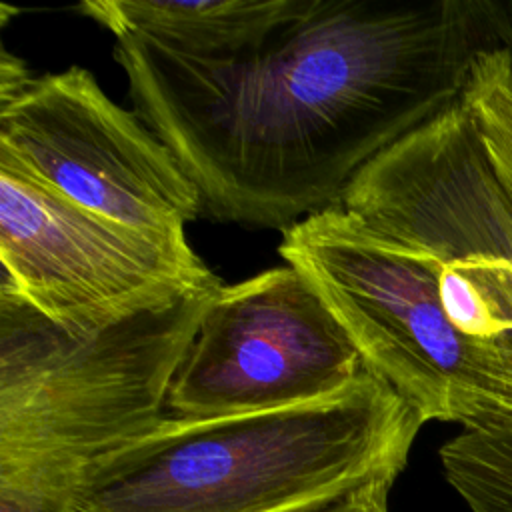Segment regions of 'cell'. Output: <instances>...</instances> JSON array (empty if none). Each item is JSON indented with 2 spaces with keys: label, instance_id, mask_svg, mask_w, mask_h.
I'll return each instance as SVG.
<instances>
[{
  "label": "cell",
  "instance_id": "8992f818",
  "mask_svg": "<svg viewBox=\"0 0 512 512\" xmlns=\"http://www.w3.org/2000/svg\"><path fill=\"white\" fill-rule=\"evenodd\" d=\"M0 290L68 332H92L222 282L188 240L88 212L0 164Z\"/></svg>",
  "mask_w": 512,
  "mask_h": 512
},
{
  "label": "cell",
  "instance_id": "5b68a950",
  "mask_svg": "<svg viewBox=\"0 0 512 512\" xmlns=\"http://www.w3.org/2000/svg\"><path fill=\"white\" fill-rule=\"evenodd\" d=\"M0 164L72 204L162 240H186L202 198L170 148L70 66L34 76L2 50Z\"/></svg>",
  "mask_w": 512,
  "mask_h": 512
},
{
  "label": "cell",
  "instance_id": "30bf717a",
  "mask_svg": "<svg viewBox=\"0 0 512 512\" xmlns=\"http://www.w3.org/2000/svg\"><path fill=\"white\" fill-rule=\"evenodd\" d=\"M462 104L484 152L512 198V46L482 54L468 78Z\"/></svg>",
  "mask_w": 512,
  "mask_h": 512
},
{
  "label": "cell",
  "instance_id": "277c9868",
  "mask_svg": "<svg viewBox=\"0 0 512 512\" xmlns=\"http://www.w3.org/2000/svg\"><path fill=\"white\" fill-rule=\"evenodd\" d=\"M340 206L428 270L462 356V430L512 436V198L462 100L372 158Z\"/></svg>",
  "mask_w": 512,
  "mask_h": 512
},
{
  "label": "cell",
  "instance_id": "6da1fadb",
  "mask_svg": "<svg viewBox=\"0 0 512 512\" xmlns=\"http://www.w3.org/2000/svg\"><path fill=\"white\" fill-rule=\"evenodd\" d=\"M504 46L512 2L286 0L232 52L120 36L114 60L202 214L284 232L340 206L372 158L460 102L476 60Z\"/></svg>",
  "mask_w": 512,
  "mask_h": 512
},
{
  "label": "cell",
  "instance_id": "52a82bcc",
  "mask_svg": "<svg viewBox=\"0 0 512 512\" xmlns=\"http://www.w3.org/2000/svg\"><path fill=\"white\" fill-rule=\"evenodd\" d=\"M364 366L324 298L284 264L216 292L166 410L220 418L298 406L344 390Z\"/></svg>",
  "mask_w": 512,
  "mask_h": 512
},
{
  "label": "cell",
  "instance_id": "ba28073f",
  "mask_svg": "<svg viewBox=\"0 0 512 512\" xmlns=\"http://www.w3.org/2000/svg\"><path fill=\"white\" fill-rule=\"evenodd\" d=\"M286 0H88L78 12L114 38L140 36L166 50L214 56L258 40Z\"/></svg>",
  "mask_w": 512,
  "mask_h": 512
},
{
  "label": "cell",
  "instance_id": "3957f363",
  "mask_svg": "<svg viewBox=\"0 0 512 512\" xmlns=\"http://www.w3.org/2000/svg\"><path fill=\"white\" fill-rule=\"evenodd\" d=\"M222 286L92 332L62 330L0 290V512H64L96 462L166 416Z\"/></svg>",
  "mask_w": 512,
  "mask_h": 512
},
{
  "label": "cell",
  "instance_id": "8fae6325",
  "mask_svg": "<svg viewBox=\"0 0 512 512\" xmlns=\"http://www.w3.org/2000/svg\"><path fill=\"white\" fill-rule=\"evenodd\" d=\"M396 478V474L376 476L346 496L312 512H388V494Z\"/></svg>",
  "mask_w": 512,
  "mask_h": 512
},
{
  "label": "cell",
  "instance_id": "9c48e42d",
  "mask_svg": "<svg viewBox=\"0 0 512 512\" xmlns=\"http://www.w3.org/2000/svg\"><path fill=\"white\" fill-rule=\"evenodd\" d=\"M448 484L470 512H512V436L462 430L440 448Z\"/></svg>",
  "mask_w": 512,
  "mask_h": 512
},
{
  "label": "cell",
  "instance_id": "7a4b0ae2",
  "mask_svg": "<svg viewBox=\"0 0 512 512\" xmlns=\"http://www.w3.org/2000/svg\"><path fill=\"white\" fill-rule=\"evenodd\" d=\"M420 414L368 366L344 390L298 406L166 414L96 462L64 512H312L404 470Z\"/></svg>",
  "mask_w": 512,
  "mask_h": 512
}]
</instances>
